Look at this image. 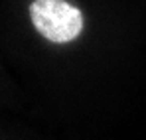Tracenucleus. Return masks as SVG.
<instances>
[{
	"label": "nucleus",
	"instance_id": "1",
	"mask_svg": "<svg viewBox=\"0 0 146 140\" xmlns=\"http://www.w3.org/2000/svg\"><path fill=\"white\" fill-rule=\"evenodd\" d=\"M28 18L34 30L51 44H71L85 32V14L71 0H32Z\"/></svg>",
	"mask_w": 146,
	"mask_h": 140
}]
</instances>
